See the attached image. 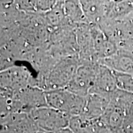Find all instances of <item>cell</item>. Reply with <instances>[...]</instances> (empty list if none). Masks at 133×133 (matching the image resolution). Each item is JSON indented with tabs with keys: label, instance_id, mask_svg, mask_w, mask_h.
Instances as JSON below:
<instances>
[{
	"label": "cell",
	"instance_id": "obj_15",
	"mask_svg": "<svg viewBox=\"0 0 133 133\" xmlns=\"http://www.w3.org/2000/svg\"><path fill=\"white\" fill-rule=\"evenodd\" d=\"M96 133H113L110 129L108 128L106 126L102 124L101 121H98L96 127Z\"/></svg>",
	"mask_w": 133,
	"mask_h": 133
},
{
	"label": "cell",
	"instance_id": "obj_8",
	"mask_svg": "<svg viewBox=\"0 0 133 133\" xmlns=\"http://www.w3.org/2000/svg\"><path fill=\"white\" fill-rule=\"evenodd\" d=\"M114 71L101 63L98 64L94 86L89 92L114 94L118 90Z\"/></svg>",
	"mask_w": 133,
	"mask_h": 133
},
{
	"label": "cell",
	"instance_id": "obj_5",
	"mask_svg": "<svg viewBox=\"0 0 133 133\" xmlns=\"http://www.w3.org/2000/svg\"><path fill=\"white\" fill-rule=\"evenodd\" d=\"M99 63L79 64L66 89L77 95L86 97L94 86Z\"/></svg>",
	"mask_w": 133,
	"mask_h": 133
},
{
	"label": "cell",
	"instance_id": "obj_9",
	"mask_svg": "<svg viewBox=\"0 0 133 133\" xmlns=\"http://www.w3.org/2000/svg\"><path fill=\"white\" fill-rule=\"evenodd\" d=\"M83 13L89 25H101L106 21L110 1H80Z\"/></svg>",
	"mask_w": 133,
	"mask_h": 133
},
{
	"label": "cell",
	"instance_id": "obj_1",
	"mask_svg": "<svg viewBox=\"0 0 133 133\" xmlns=\"http://www.w3.org/2000/svg\"><path fill=\"white\" fill-rule=\"evenodd\" d=\"M79 64L78 55L65 58L46 73L36 75L37 86L44 91L66 88Z\"/></svg>",
	"mask_w": 133,
	"mask_h": 133
},
{
	"label": "cell",
	"instance_id": "obj_4",
	"mask_svg": "<svg viewBox=\"0 0 133 133\" xmlns=\"http://www.w3.org/2000/svg\"><path fill=\"white\" fill-rule=\"evenodd\" d=\"M30 114L39 131L46 133H54L69 127L71 117L49 106L38 108Z\"/></svg>",
	"mask_w": 133,
	"mask_h": 133
},
{
	"label": "cell",
	"instance_id": "obj_11",
	"mask_svg": "<svg viewBox=\"0 0 133 133\" xmlns=\"http://www.w3.org/2000/svg\"><path fill=\"white\" fill-rule=\"evenodd\" d=\"M132 11L133 1H110L106 21H121Z\"/></svg>",
	"mask_w": 133,
	"mask_h": 133
},
{
	"label": "cell",
	"instance_id": "obj_13",
	"mask_svg": "<svg viewBox=\"0 0 133 133\" xmlns=\"http://www.w3.org/2000/svg\"><path fill=\"white\" fill-rule=\"evenodd\" d=\"M97 122L82 115L74 116L70 119L69 128L74 133H96Z\"/></svg>",
	"mask_w": 133,
	"mask_h": 133
},
{
	"label": "cell",
	"instance_id": "obj_6",
	"mask_svg": "<svg viewBox=\"0 0 133 133\" xmlns=\"http://www.w3.org/2000/svg\"><path fill=\"white\" fill-rule=\"evenodd\" d=\"M1 133H38L39 128L30 114L12 113L1 118Z\"/></svg>",
	"mask_w": 133,
	"mask_h": 133
},
{
	"label": "cell",
	"instance_id": "obj_10",
	"mask_svg": "<svg viewBox=\"0 0 133 133\" xmlns=\"http://www.w3.org/2000/svg\"><path fill=\"white\" fill-rule=\"evenodd\" d=\"M91 25L93 46L99 62L117 52L118 50L117 46L105 34L100 26L97 25Z\"/></svg>",
	"mask_w": 133,
	"mask_h": 133
},
{
	"label": "cell",
	"instance_id": "obj_12",
	"mask_svg": "<svg viewBox=\"0 0 133 133\" xmlns=\"http://www.w3.org/2000/svg\"><path fill=\"white\" fill-rule=\"evenodd\" d=\"M64 10L66 21L70 24L75 26L88 24L80 1H64Z\"/></svg>",
	"mask_w": 133,
	"mask_h": 133
},
{
	"label": "cell",
	"instance_id": "obj_2",
	"mask_svg": "<svg viewBox=\"0 0 133 133\" xmlns=\"http://www.w3.org/2000/svg\"><path fill=\"white\" fill-rule=\"evenodd\" d=\"M46 97L49 107L70 116L80 115L86 104V97L77 95L66 88L46 91Z\"/></svg>",
	"mask_w": 133,
	"mask_h": 133
},
{
	"label": "cell",
	"instance_id": "obj_3",
	"mask_svg": "<svg viewBox=\"0 0 133 133\" xmlns=\"http://www.w3.org/2000/svg\"><path fill=\"white\" fill-rule=\"evenodd\" d=\"M1 90L17 92L29 86H37L36 76L29 67L16 64L0 73ZM38 87V86H37Z\"/></svg>",
	"mask_w": 133,
	"mask_h": 133
},
{
	"label": "cell",
	"instance_id": "obj_14",
	"mask_svg": "<svg viewBox=\"0 0 133 133\" xmlns=\"http://www.w3.org/2000/svg\"><path fill=\"white\" fill-rule=\"evenodd\" d=\"M114 71L118 89L133 94V74Z\"/></svg>",
	"mask_w": 133,
	"mask_h": 133
},
{
	"label": "cell",
	"instance_id": "obj_7",
	"mask_svg": "<svg viewBox=\"0 0 133 133\" xmlns=\"http://www.w3.org/2000/svg\"><path fill=\"white\" fill-rule=\"evenodd\" d=\"M113 94L90 93L86 97V104L80 115L94 121H99L107 110Z\"/></svg>",
	"mask_w": 133,
	"mask_h": 133
}]
</instances>
